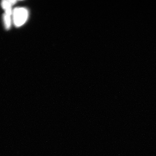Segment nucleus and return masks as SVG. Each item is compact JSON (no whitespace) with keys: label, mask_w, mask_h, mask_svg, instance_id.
I'll return each instance as SVG.
<instances>
[{"label":"nucleus","mask_w":156,"mask_h":156,"mask_svg":"<svg viewBox=\"0 0 156 156\" xmlns=\"http://www.w3.org/2000/svg\"><path fill=\"white\" fill-rule=\"evenodd\" d=\"M12 16L14 25L16 27H20L27 20L28 11L24 8H16L13 11Z\"/></svg>","instance_id":"f257e3e1"},{"label":"nucleus","mask_w":156,"mask_h":156,"mask_svg":"<svg viewBox=\"0 0 156 156\" xmlns=\"http://www.w3.org/2000/svg\"><path fill=\"white\" fill-rule=\"evenodd\" d=\"M17 2V1L5 0V1H2V3H1V5H2L3 9L5 11V10H8V9H11L12 6Z\"/></svg>","instance_id":"f03ea898"},{"label":"nucleus","mask_w":156,"mask_h":156,"mask_svg":"<svg viewBox=\"0 0 156 156\" xmlns=\"http://www.w3.org/2000/svg\"><path fill=\"white\" fill-rule=\"evenodd\" d=\"M11 15H9L6 14H4L3 16V20H4V25L6 29L8 30L11 27Z\"/></svg>","instance_id":"7ed1b4c3"}]
</instances>
